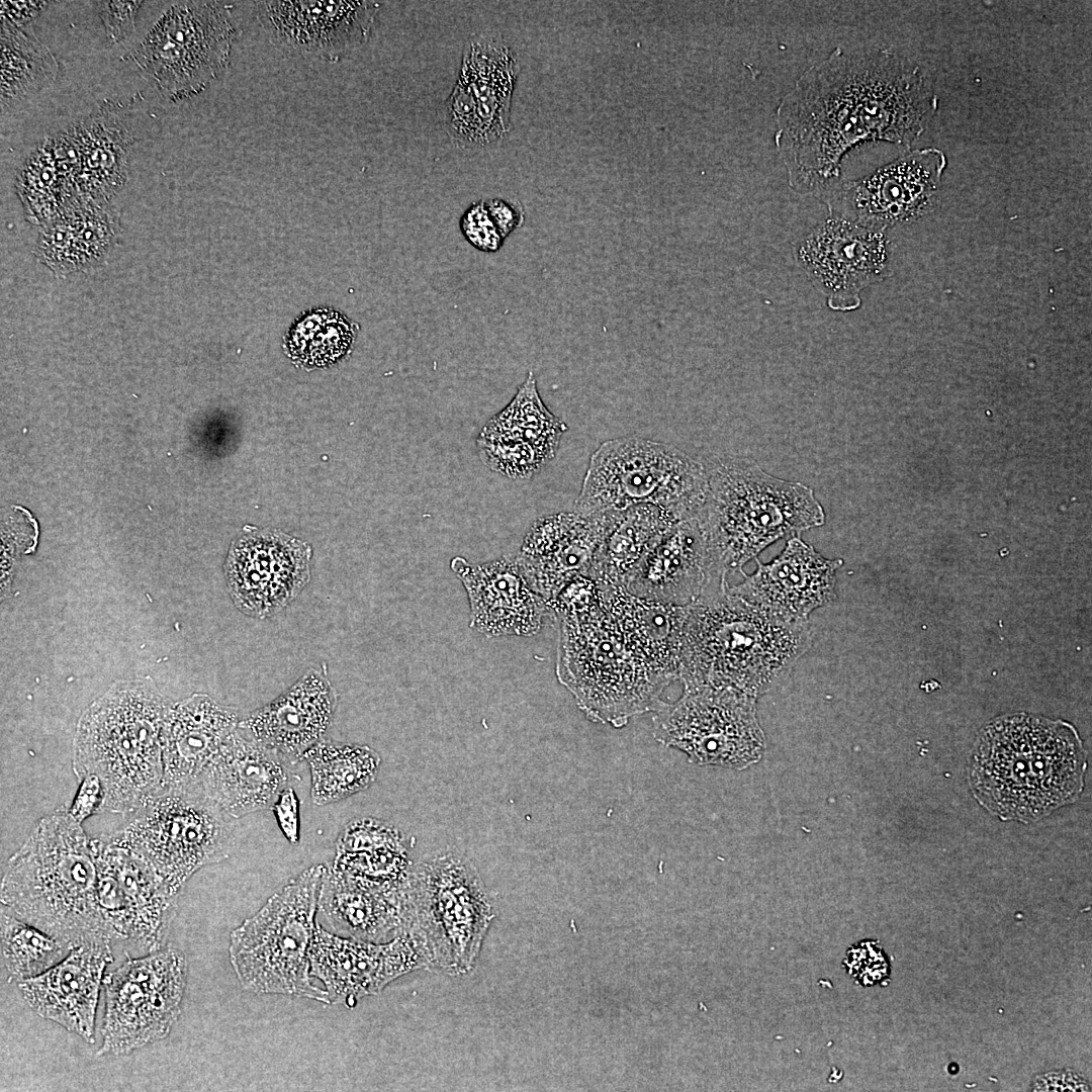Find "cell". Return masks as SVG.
I'll list each match as a JSON object with an SVG mask.
<instances>
[{
  "label": "cell",
  "mask_w": 1092,
  "mask_h": 1092,
  "mask_svg": "<svg viewBox=\"0 0 1092 1092\" xmlns=\"http://www.w3.org/2000/svg\"><path fill=\"white\" fill-rule=\"evenodd\" d=\"M708 492L700 518L712 549L727 573L768 545L825 523L824 510L811 487L766 473L736 458L704 465Z\"/></svg>",
  "instance_id": "8992f818"
},
{
  "label": "cell",
  "mask_w": 1092,
  "mask_h": 1092,
  "mask_svg": "<svg viewBox=\"0 0 1092 1092\" xmlns=\"http://www.w3.org/2000/svg\"><path fill=\"white\" fill-rule=\"evenodd\" d=\"M75 947L1 908V954L10 981L20 983L44 973Z\"/></svg>",
  "instance_id": "8d00e7d4"
},
{
  "label": "cell",
  "mask_w": 1092,
  "mask_h": 1092,
  "mask_svg": "<svg viewBox=\"0 0 1092 1092\" xmlns=\"http://www.w3.org/2000/svg\"><path fill=\"white\" fill-rule=\"evenodd\" d=\"M331 866L361 884L394 893L408 890L415 868L405 835L370 817L354 819L344 827Z\"/></svg>",
  "instance_id": "4dcf8cb0"
},
{
  "label": "cell",
  "mask_w": 1092,
  "mask_h": 1092,
  "mask_svg": "<svg viewBox=\"0 0 1092 1092\" xmlns=\"http://www.w3.org/2000/svg\"><path fill=\"white\" fill-rule=\"evenodd\" d=\"M476 445L485 466L512 479L530 478L550 460L527 442L482 431Z\"/></svg>",
  "instance_id": "60d3db41"
},
{
  "label": "cell",
  "mask_w": 1092,
  "mask_h": 1092,
  "mask_svg": "<svg viewBox=\"0 0 1092 1092\" xmlns=\"http://www.w3.org/2000/svg\"><path fill=\"white\" fill-rule=\"evenodd\" d=\"M310 771L314 805L339 802L366 790L376 779L381 758L368 745L322 740L303 755Z\"/></svg>",
  "instance_id": "e575fe53"
},
{
  "label": "cell",
  "mask_w": 1092,
  "mask_h": 1092,
  "mask_svg": "<svg viewBox=\"0 0 1092 1092\" xmlns=\"http://www.w3.org/2000/svg\"><path fill=\"white\" fill-rule=\"evenodd\" d=\"M615 513H558L532 524L516 558L527 582L545 603L577 576H587Z\"/></svg>",
  "instance_id": "603a6c76"
},
{
  "label": "cell",
  "mask_w": 1092,
  "mask_h": 1092,
  "mask_svg": "<svg viewBox=\"0 0 1092 1092\" xmlns=\"http://www.w3.org/2000/svg\"><path fill=\"white\" fill-rule=\"evenodd\" d=\"M1086 767L1087 752L1072 724L1018 713L998 717L981 730L970 785L992 814L1030 822L1075 802Z\"/></svg>",
  "instance_id": "7a4b0ae2"
},
{
  "label": "cell",
  "mask_w": 1092,
  "mask_h": 1092,
  "mask_svg": "<svg viewBox=\"0 0 1092 1092\" xmlns=\"http://www.w3.org/2000/svg\"><path fill=\"white\" fill-rule=\"evenodd\" d=\"M279 828L285 838L293 845L300 838L299 803L294 789L285 787L271 806Z\"/></svg>",
  "instance_id": "f6af8a7d"
},
{
  "label": "cell",
  "mask_w": 1092,
  "mask_h": 1092,
  "mask_svg": "<svg viewBox=\"0 0 1092 1092\" xmlns=\"http://www.w3.org/2000/svg\"><path fill=\"white\" fill-rule=\"evenodd\" d=\"M727 574L699 514L664 532L625 588L640 598L687 607L726 590Z\"/></svg>",
  "instance_id": "ffe728a7"
},
{
  "label": "cell",
  "mask_w": 1092,
  "mask_h": 1092,
  "mask_svg": "<svg viewBox=\"0 0 1092 1092\" xmlns=\"http://www.w3.org/2000/svg\"><path fill=\"white\" fill-rule=\"evenodd\" d=\"M326 869L303 871L231 932L230 962L245 990L328 1004L324 988L312 983L309 962Z\"/></svg>",
  "instance_id": "ba28073f"
},
{
  "label": "cell",
  "mask_w": 1092,
  "mask_h": 1092,
  "mask_svg": "<svg viewBox=\"0 0 1092 1092\" xmlns=\"http://www.w3.org/2000/svg\"><path fill=\"white\" fill-rule=\"evenodd\" d=\"M310 975L318 979L328 1004L353 1008L366 996L379 994L390 982L426 968L415 939L403 933L387 942L337 935L318 923L309 950Z\"/></svg>",
  "instance_id": "d6986e66"
},
{
  "label": "cell",
  "mask_w": 1092,
  "mask_h": 1092,
  "mask_svg": "<svg viewBox=\"0 0 1092 1092\" xmlns=\"http://www.w3.org/2000/svg\"><path fill=\"white\" fill-rule=\"evenodd\" d=\"M946 167L936 148L909 152L856 180H843L823 201L830 215L887 232L924 214Z\"/></svg>",
  "instance_id": "e0dca14e"
},
{
  "label": "cell",
  "mask_w": 1092,
  "mask_h": 1092,
  "mask_svg": "<svg viewBox=\"0 0 1092 1092\" xmlns=\"http://www.w3.org/2000/svg\"><path fill=\"white\" fill-rule=\"evenodd\" d=\"M233 819L197 791L162 790L127 814L113 834L176 898L197 871L230 856L235 845Z\"/></svg>",
  "instance_id": "8fae6325"
},
{
  "label": "cell",
  "mask_w": 1092,
  "mask_h": 1092,
  "mask_svg": "<svg viewBox=\"0 0 1092 1092\" xmlns=\"http://www.w3.org/2000/svg\"><path fill=\"white\" fill-rule=\"evenodd\" d=\"M557 618L556 674L587 719L621 728L659 707L666 686L625 642L603 597L585 611Z\"/></svg>",
  "instance_id": "52a82bcc"
},
{
  "label": "cell",
  "mask_w": 1092,
  "mask_h": 1092,
  "mask_svg": "<svg viewBox=\"0 0 1092 1092\" xmlns=\"http://www.w3.org/2000/svg\"><path fill=\"white\" fill-rule=\"evenodd\" d=\"M317 912L337 935L387 942L407 930L410 888L401 893L382 891L327 864Z\"/></svg>",
  "instance_id": "f546056e"
},
{
  "label": "cell",
  "mask_w": 1092,
  "mask_h": 1092,
  "mask_svg": "<svg viewBox=\"0 0 1092 1092\" xmlns=\"http://www.w3.org/2000/svg\"><path fill=\"white\" fill-rule=\"evenodd\" d=\"M756 570L729 586L730 593L786 621L807 622L817 608L835 598L836 571L842 559H828L799 536L792 537L770 562L754 558Z\"/></svg>",
  "instance_id": "7402d4cb"
},
{
  "label": "cell",
  "mask_w": 1092,
  "mask_h": 1092,
  "mask_svg": "<svg viewBox=\"0 0 1092 1092\" xmlns=\"http://www.w3.org/2000/svg\"><path fill=\"white\" fill-rule=\"evenodd\" d=\"M793 255L834 311L857 309L860 292L891 272L890 241L885 231L830 214L795 242Z\"/></svg>",
  "instance_id": "9a60e30c"
},
{
  "label": "cell",
  "mask_w": 1092,
  "mask_h": 1092,
  "mask_svg": "<svg viewBox=\"0 0 1092 1092\" xmlns=\"http://www.w3.org/2000/svg\"><path fill=\"white\" fill-rule=\"evenodd\" d=\"M171 705L151 679L119 680L80 717L73 769L80 780L99 779L101 812L127 815L160 790L162 736Z\"/></svg>",
  "instance_id": "5b68a950"
},
{
  "label": "cell",
  "mask_w": 1092,
  "mask_h": 1092,
  "mask_svg": "<svg viewBox=\"0 0 1092 1092\" xmlns=\"http://www.w3.org/2000/svg\"><path fill=\"white\" fill-rule=\"evenodd\" d=\"M1 908L75 946L109 942L91 839L65 806L42 817L8 859Z\"/></svg>",
  "instance_id": "3957f363"
},
{
  "label": "cell",
  "mask_w": 1092,
  "mask_h": 1092,
  "mask_svg": "<svg viewBox=\"0 0 1092 1092\" xmlns=\"http://www.w3.org/2000/svg\"><path fill=\"white\" fill-rule=\"evenodd\" d=\"M450 566L466 589L471 628L486 637L533 636L541 630L550 610L527 582L517 558L472 564L456 556Z\"/></svg>",
  "instance_id": "d4e9b609"
},
{
  "label": "cell",
  "mask_w": 1092,
  "mask_h": 1092,
  "mask_svg": "<svg viewBox=\"0 0 1092 1092\" xmlns=\"http://www.w3.org/2000/svg\"><path fill=\"white\" fill-rule=\"evenodd\" d=\"M116 231L115 217L109 211L81 203L65 209L44 228L39 254L55 270L84 267L109 251Z\"/></svg>",
  "instance_id": "836d02e7"
},
{
  "label": "cell",
  "mask_w": 1092,
  "mask_h": 1092,
  "mask_svg": "<svg viewBox=\"0 0 1092 1092\" xmlns=\"http://www.w3.org/2000/svg\"><path fill=\"white\" fill-rule=\"evenodd\" d=\"M519 73V61L500 36L484 32L469 36L458 76L465 80L475 101L484 148L510 132Z\"/></svg>",
  "instance_id": "1f68e13d"
},
{
  "label": "cell",
  "mask_w": 1092,
  "mask_h": 1092,
  "mask_svg": "<svg viewBox=\"0 0 1092 1092\" xmlns=\"http://www.w3.org/2000/svg\"><path fill=\"white\" fill-rule=\"evenodd\" d=\"M707 492L701 462L673 445L623 437L592 454L573 511L605 514L652 505L680 521L702 512Z\"/></svg>",
  "instance_id": "9c48e42d"
},
{
  "label": "cell",
  "mask_w": 1092,
  "mask_h": 1092,
  "mask_svg": "<svg viewBox=\"0 0 1092 1092\" xmlns=\"http://www.w3.org/2000/svg\"><path fill=\"white\" fill-rule=\"evenodd\" d=\"M187 971L184 953L168 944L108 973L96 1055H128L167 1037L181 1014Z\"/></svg>",
  "instance_id": "7c38bea8"
},
{
  "label": "cell",
  "mask_w": 1092,
  "mask_h": 1092,
  "mask_svg": "<svg viewBox=\"0 0 1092 1092\" xmlns=\"http://www.w3.org/2000/svg\"><path fill=\"white\" fill-rule=\"evenodd\" d=\"M141 1H102L100 16L108 37L113 41L126 40L134 31V19Z\"/></svg>",
  "instance_id": "ee69618b"
},
{
  "label": "cell",
  "mask_w": 1092,
  "mask_h": 1092,
  "mask_svg": "<svg viewBox=\"0 0 1092 1092\" xmlns=\"http://www.w3.org/2000/svg\"><path fill=\"white\" fill-rule=\"evenodd\" d=\"M101 914L112 940L131 939L149 952L166 945L175 912L147 862L112 833L91 839Z\"/></svg>",
  "instance_id": "2e32d148"
},
{
  "label": "cell",
  "mask_w": 1092,
  "mask_h": 1092,
  "mask_svg": "<svg viewBox=\"0 0 1092 1092\" xmlns=\"http://www.w3.org/2000/svg\"><path fill=\"white\" fill-rule=\"evenodd\" d=\"M1 100L28 96L51 81L57 67L54 57L33 34L1 18Z\"/></svg>",
  "instance_id": "74e56055"
},
{
  "label": "cell",
  "mask_w": 1092,
  "mask_h": 1092,
  "mask_svg": "<svg viewBox=\"0 0 1092 1092\" xmlns=\"http://www.w3.org/2000/svg\"><path fill=\"white\" fill-rule=\"evenodd\" d=\"M236 34L226 5L177 2L149 33L135 63L167 97L193 96L226 70Z\"/></svg>",
  "instance_id": "4fadbf2b"
},
{
  "label": "cell",
  "mask_w": 1092,
  "mask_h": 1092,
  "mask_svg": "<svg viewBox=\"0 0 1092 1092\" xmlns=\"http://www.w3.org/2000/svg\"><path fill=\"white\" fill-rule=\"evenodd\" d=\"M103 801L104 792L99 779L94 775H88L81 780V785L72 806L69 808V812L81 823L89 816L101 812Z\"/></svg>",
  "instance_id": "bcb514c9"
},
{
  "label": "cell",
  "mask_w": 1092,
  "mask_h": 1092,
  "mask_svg": "<svg viewBox=\"0 0 1092 1092\" xmlns=\"http://www.w3.org/2000/svg\"><path fill=\"white\" fill-rule=\"evenodd\" d=\"M356 329L347 317L329 309L302 316L289 331V356L306 366H325L344 357L352 348Z\"/></svg>",
  "instance_id": "f35d334b"
},
{
  "label": "cell",
  "mask_w": 1092,
  "mask_h": 1092,
  "mask_svg": "<svg viewBox=\"0 0 1092 1092\" xmlns=\"http://www.w3.org/2000/svg\"><path fill=\"white\" fill-rule=\"evenodd\" d=\"M240 721L237 709L207 695L172 704L163 729L159 791L191 787Z\"/></svg>",
  "instance_id": "83f0119b"
},
{
  "label": "cell",
  "mask_w": 1092,
  "mask_h": 1092,
  "mask_svg": "<svg viewBox=\"0 0 1092 1092\" xmlns=\"http://www.w3.org/2000/svg\"><path fill=\"white\" fill-rule=\"evenodd\" d=\"M485 206L493 223L504 239L518 229L524 221L523 210L516 204L505 199H489L485 201Z\"/></svg>",
  "instance_id": "7dc6e473"
},
{
  "label": "cell",
  "mask_w": 1092,
  "mask_h": 1092,
  "mask_svg": "<svg viewBox=\"0 0 1092 1092\" xmlns=\"http://www.w3.org/2000/svg\"><path fill=\"white\" fill-rule=\"evenodd\" d=\"M937 109L919 66L889 50L836 48L782 98L775 143L790 187L824 200L843 181V157L887 142L910 147Z\"/></svg>",
  "instance_id": "6da1fadb"
},
{
  "label": "cell",
  "mask_w": 1092,
  "mask_h": 1092,
  "mask_svg": "<svg viewBox=\"0 0 1092 1092\" xmlns=\"http://www.w3.org/2000/svg\"><path fill=\"white\" fill-rule=\"evenodd\" d=\"M566 430L567 426L543 403L535 376L530 371L510 403L481 431L527 442L551 460Z\"/></svg>",
  "instance_id": "d590c367"
},
{
  "label": "cell",
  "mask_w": 1092,
  "mask_h": 1092,
  "mask_svg": "<svg viewBox=\"0 0 1092 1092\" xmlns=\"http://www.w3.org/2000/svg\"><path fill=\"white\" fill-rule=\"evenodd\" d=\"M675 521L652 505L616 512L600 543L587 576L599 583L625 587L641 560Z\"/></svg>",
  "instance_id": "d6a6232c"
},
{
  "label": "cell",
  "mask_w": 1092,
  "mask_h": 1092,
  "mask_svg": "<svg viewBox=\"0 0 1092 1092\" xmlns=\"http://www.w3.org/2000/svg\"><path fill=\"white\" fill-rule=\"evenodd\" d=\"M288 764L247 731L238 728L189 788L239 819L273 805L290 783Z\"/></svg>",
  "instance_id": "cb8c5ba5"
},
{
  "label": "cell",
  "mask_w": 1092,
  "mask_h": 1092,
  "mask_svg": "<svg viewBox=\"0 0 1092 1092\" xmlns=\"http://www.w3.org/2000/svg\"><path fill=\"white\" fill-rule=\"evenodd\" d=\"M112 962L109 942L83 943L59 964L20 982L18 987L36 1014L93 1043L101 982Z\"/></svg>",
  "instance_id": "484cf974"
},
{
  "label": "cell",
  "mask_w": 1092,
  "mask_h": 1092,
  "mask_svg": "<svg viewBox=\"0 0 1092 1092\" xmlns=\"http://www.w3.org/2000/svg\"><path fill=\"white\" fill-rule=\"evenodd\" d=\"M599 584L604 606L628 646L665 686L678 679L688 606L640 598L623 586Z\"/></svg>",
  "instance_id": "f1b7e54d"
},
{
  "label": "cell",
  "mask_w": 1092,
  "mask_h": 1092,
  "mask_svg": "<svg viewBox=\"0 0 1092 1092\" xmlns=\"http://www.w3.org/2000/svg\"><path fill=\"white\" fill-rule=\"evenodd\" d=\"M310 547L277 530L250 533L231 547L225 576L236 607L265 619L288 606L309 580Z\"/></svg>",
  "instance_id": "ac0fdd59"
},
{
  "label": "cell",
  "mask_w": 1092,
  "mask_h": 1092,
  "mask_svg": "<svg viewBox=\"0 0 1092 1092\" xmlns=\"http://www.w3.org/2000/svg\"><path fill=\"white\" fill-rule=\"evenodd\" d=\"M493 918L483 882L464 854L442 850L415 864L406 932L426 968L452 976L469 973Z\"/></svg>",
  "instance_id": "30bf717a"
},
{
  "label": "cell",
  "mask_w": 1092,
  "mask_h": 1092,
  "mask_svg": "<svg viewBox=\"0 0 1092 1092\" xmlns=\"http://www.w3.org/2000/svg\"><path fill=\"white\" fill-rule=\"evenodd\" d=\"M258 17L271 41L326 61L364 43L379 7L373 1H263Z\"/></svg>",
  "instance_id": "44dd1931"
},
{
  "label": "cell",
  "mask_w": 1092,
  "mask_h": 1092,
  "mask_svg": "<svg viewBox=\"0 0 1092 1092\" xmlns=\"http://www.w3.org/2000/svg\"><path fill=\"white\" fill-rule=\"evenodd\" d=\"M756 699L727 689L684 691L674 703L653 711V736L701 765L745 768L760 759L764 735Z\"/></svg>",
  "instance_id": "5bb4252c"
},
{
  "label": "cell",
  "mask_w": 1092,
  "mask_h": 1092,
  "mask_svg": "<svg viewBox=\"0 0 1092 1092\" xmlns=\"http://www.w3.org/2000/svg\"><path fill=\"white\" fill-rule=\"evenodd\" d=\"M65 158H61L56 149L42 148L35 152L19 175L21 182L22 197L25 199L27 210L33 216L44 218L46 214L56 212L53 207L62 204L65 189L71 186V179L77 178V169L74 157L70 150L63 151ZM58 210V209H57Z\"/></svg>",
  "instance_id": "ab89813d"
},
{
  "label": "cell",
  "mask_w": 1092,
  "mask_h": 1092,
  "mask_svg": "<svg viewBox=\"0 0 1092 1092\" xmlns=\"http://www.w3.org/2000/svg\"><path fill=\"white\" fill-rule=\"evenodd\" d=\"M44 2L35 1H20V2H1V18L6 19L8 22L15 26H20L34 17L38 11H40Z\"/></svg>",
  "instance_id": "c3c4849f"
},
{
  "label": "cell",
  "mask_w": 1092,
  "mask_h": 1092,
  "mask_svg": "<svg viewBox=\"0 0 1092 1092\" xmlns=\"http://www.w3.org/2000/svg\"><path fill=\"white\" fill-rule=\"evenodd\" d=\"M441 120L452 143L461 150L484 148L475 101L469 86L459 76L441 107Z\"/></svg>",
  "instance_id": "b9f144b4"
},
{
  "label": "cell",
  "mask_w": 1092,
  "mask_h": 1092,
  "mask_svg": "<svg viewBox=\"0 0 1092 1092\" xmlns=\"http://www.w3.org/2000/svg\"><path fill=\"white\" fill-rule=\"evenodd\" d=\"M336 705L330 680L323 672L309 669L275 700L241 720L239 726L290 766L324 739Z\"/></svg>",
  "instance_id": "4316f807"
},
{
  "label": "cell",
  "mask_w": 1092,
  "mask_h": 1092,
  "mask_svg": "<svg viewBox=\"0 0 1092 1092\" xmlns=\"http://www.w3.org/2000/svg\"><path fill=\"white\" fill-rule=\"evenodd\" d=\"M460 229L466 241L475 249L493 253L499 250L504 238L493 223L485 201L472 203L460 219Z\"/></svg>",
  "instance_id": "7bdbcfd3"
},
{
  "label": "cell",
  "mask_w": 1092,
  "mask_h": 1092,
  "mask_svg": "<svg viewBox=\"0 0 1092 1092\" xmlns=\"http://www.w3.org/2000/svg\"><path fill=\"white\" fill-rule=\"evenodd\" d=\"M728 587L688 606L678 679L684 691L727 689L757 698L809 649L810 626L780 619Z\"/></svg>",
  "instance_id": "277c9868"
}]
</instances>
